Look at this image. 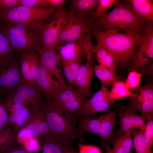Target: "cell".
Here are the masks:
<instances>
[{"label":"cell","mask_w":153,"mask_h":153,"mask_svg":"<svg viewBox=\"0 0 153 153\" xmlns=\"http://www.w3.org/2000/svg\"><path fill=\"white\" fill-rule=\"evenodd\" d=\"M28 129L32 135L36 137L40 135L37 130L36 125L35 126L33 124H30L28 126Z\"/></svg>","instance_id":"obj_44"},{"label":"cell","mask_w":153,"mask_h":153,"mask_svg":"<svg viewBox=\"0 0 153 153\" xmlns=\"http://www.w3.org/2000/svg\"><path fill=\"white\" fill-rule=\"evenodd\" d=\"M1 95H2V93H1V89L0 88V97H1Z\"/></svg>","instance_id":"obj_48"},{"label":"cell","mask_w":153,"mask_h":153,"mask_svg":"<svg viewBox=\"0 0 153 153\" xmlns=\"http://www.w3.org/2000/svg\"><path fill=\"white\" fill-rule=\"evenodd\" d=\"M93 22L92 19L77 12L65 10L56 48L59 45L76 40L85 34H91Z\"/></svg>","instance_id":"obj_5"},{"label":"cell","mask_w":153,"mask_h":153,"mask_svg":"<svg viewBox=\"0 0 153 153\" xmlns=\"http://www.w3.org/2000/svg\"><path fill=\"white\" fill-rule=\"evenodd\" d=\"M133 96L125 106L140 112L146 118L148 115L153 116V84L150 81L144 85L131 90Z\"/></svg>","instance_id":"obj_10"},{"label":"cell","mask_w":153,"mask_h":153,"mask_svg":"<svg viewBox=\"0 0 153 153\" xmlns=\"http://www.w3.org/2000/svg\"><path fill=\"white\" fill-rule=\"evenodd\" d=\"M20 0H0V12L18 7Z\"/></svg>","instance_id":"obj_38"},{"label":"cell","mask_w":153,"mask_h":153,"mask_svg":"<svg viewBox=\"0 0 153 153\" xmlns=\"http://www.w3.org/2000/svg\"><path fill=\"white\" fill-rule=\"evenodd\" d=\"M49 6L58 10L63 9L66 1L65 0H46Z\"/></svg>","instance_id":"obj_41"},{"label":"cell","mask_w":153,"mask_h":153,"mask_svg":"<svg viewBox=\"0 0 153 153\" xmlns=\"http://www.w3.org/2000/svg\"><path fill=\"white\" fill-rule=\"evenodd\" d=\"M52 7L39 9L19 6L0 12V20L5 23L22 24L38 31L58 11Z\"/></svg>","instance_id":"obj_4"},{"label":"cell","mask_w":153,"mask_h":153,"mask_svg":"<svg viewBox=\"0 0 153 153\" xmlns=\"http://www.w3.org/2000/svg\"><path fill=\"white\" fill-rule=\"evenodd\" d=\"M18 136L20 137H31L32 134L28 129L24 128L19 132Z\"/></svg>","instance_id":"obj_45"},{"label":"cell","mask_w":153,"mask_h":153,"mask_svg":"<svg viewBox=\"0 0 153 153\" xmlns=\"http://www.w3.org/2000/svg\"><path fill=\"white\" fill-rule=\"evenodd\" d=\"M97 44L108 50L118 67H129L137 49L144 40L145 32L133 33L97 31L92 34Z\"/></svg>","instance_id":"obj_2"},{"label":"cell","mask_w":153,"mask_h":153,"mask_svg":"<svg viewBox=\"0 0 153 153\" xmlns=\"http://www.w3.org/2000/svg\"><path fill=\"white\" fill-rule=\"evenodd\" d=\"M78 127L77 128L78 136L80 138L82 134L85 133H90L98 136L100 126V120L99 117H82L79 118Z\"/></svg>","instance_id":"obj_25"},{"label":"cell","mask_w":153,"mask_h":153,"mask_svg":"<svg viewBox=\"0 0 153 153\" xmlns=\"http://www.w3.org/2000/svg\"><path fill=\"white\" fill-rule=\"evenodd\" d=\"M42 142L41 153H65L67 146L72 142L65 141L51 134Z\"/></svg>","instance_id":"obj_20"},{"label":"cell","mask_w":153,"mask_h":153,"mask_svg":"<svg viewBox=\"0 0 153 153\" xmlns=\"http://www.w3.org/2000/svg\"><path fill=\"white\" fill-rule=\"evenodd\" d=\"M65 13V10H58L37 31V37L40 48L56 50Z\"/></svg>","instance_id":"obj_9"},{"label":"cell","mask_w":153,"mask_h":153,"mask_svg":"<svg viewBox=\"0 0 153 153\" xmlns=\"http://www.w3.org/2000/svg\"><path fill=\"white\" fill-rule=\"evenodd\" d=\"M40 63L39 58L36 51H33L31 54L29 70L31 84L34 85L36 84L35 79V75Z\"/></svg>","instance_id":"obj_35"},{"label":"cell","mask_w":153,"mask_h":153,"mask_svg":"<svg viewBox=\"0 0 153 153\" xmlns=\"http://www.w3.org/2000/svg\"><path fill=\"white\" fill-rule=\"evenodd\" d=\"M0 153H29L20 148H12L8 145H5L1 147Z\"/></svg>","instance_id":"obj_39"},{"label":"cell","mask_w":153,"mask_h":153,"mask_svg":"<svg viewBox=\"0 0 153 153\" xmlns=\"http://www.w3.org/2000/svg\"><path fill=\"white\" fill-rule=\"evenodd\" d=\"M109 90L110 98L114 103L117 100L131 98L133 96L132 90L130 89L123 81L115 82Z\"/></svg>","instance_id":"obj_29"},{"label":"cell","mask_w":153,"mask_h":153,"mask_svg":"<svg viewBox=\"0 0 153 153\" xmlns=\"http://www.w3.org/2000/svg\"><path fill=\"white\" fill-rule=\"evenodd\" d=\"M94 72L100 81L102 86H112L115 82L124 80L122 76L116 74L112 71L100 64L94 67Z\"/></svg>","instance_id":"obj_24"},{"label":"cell","mask_w":153,"mask_h":153,"mask_svg":"<svg viewBox=\"0 0 153 153\" xmlns=\"http://www.w3.org/2000/svg\"><path fill=\"white\" fill-rule=\"evenodd\" d=\"M114 109L99 116L100 126L98 135L101 140V143L112 144L116 137L114 128L118 124L116 119L120 105L116 101Z\"/></svg>","instance_id":"obj_17"},{"label":"cell","mask_w":153,"mask_h":153,"mask_svg":"<svg viewBox=\"0 0 153 153\" xmlns=\"http://www.w3.org/2000/svg\"><path fill=\"white\" fill-rule=\"evenodd\" d=\"M144 40L137 48L128 68L130 71L140 73L149 65L153 59V22H149L146 27Z\"/></svg>","instance_id":"obj_11"},{"label":"cell","mask_w":153,"mask_h":153,"mask_svg":"<svg viewBox=\"0 0 153 153\" xmlns=\"http://www.w3.org/2000/svg\"><path fill=\"white\" fill-rule=\"evenodd\" d=\"M16 112L20 118L25 120H27L29 117V111L22 105L19 106L17 108Z\"/></svg>","instance_id":"obj_40"},{"label":"cell","mask_w":153,"mask_h":153,"mask_svg":"<svg viewBox=\"0 0 153 153\" xmlns=\"http://www.w3.org/2000/svg\"><path fill=\"white\" fill-rule=\"evenodd\" d=\"M40 64L51 75L61 80L63 77L60 69V59L54 49L38 48L36 51Z\"/></svg>","instance_id":"obj_18"},{"label":"cell","mask_w":153,"mask_h":153,"mask_svg":"<svg viewBox=\"0 0 153 153\" xmlns=\"http://www.w3.org/2000/svg\"><path fill=\"white\" fill-rule=\"evenodd\" d=\"M129 153H132L131 152H130Z\"/></svg>","instance_id":"obj_50"},{"label":"cell","mask_w":153,"mask_h":153,"mask_svg":"<svg viewBox=\"0 0 153 153\" xmlns=\"http://www.w3.org/2000/svg\"><path fill=\"white\" fill-rule=\"evenodd\" d=\"M15 52L9 42L5 26L0 27V65L11 61Z\"/></svg>","instance_id":"obj_26"},{"label":"cell","mask_w":153,"mask_h":153,"mask_svg":"<svg viewBox=\"0 0 153 153\" xmlns=\"http://www.w3.org/2000/svg\"><path fill=\"white\" fill-rule=\"evenodd\" d=\"M93 63L92 60L80 64L75 83L77 90L88 99L91 96L90 84L94 73Z\"/></svg>","instance_id":"obj_19"},{"label":"cell","mask_w":153,"mask_h":153,"mask_svg":"<svg viewBox=\"0 0 153 153\" xmlns=\"http://www.w3.org/2000/svg\"><path fill=\"white\" fill-rule=\"evenodd\" d=\"M42 94L40 88L37 84L24 83L14 92L7 97V100L14 103L31 105L36 109H43L45 103L42 99Z\"/></svg>","instance_id":"obj_14"},{"label":"cell","mask_w":153,"mask_h":153,"mask_svg":"<svg viewBox=\"0 0 153 153\" xmlns=\"http://www.w3.org/2000/svg\"><path fill=\"white\" fill-rule=\"evenodd\" d=\"M129 131L133 137V147L136 153H153L144 141V130L131 129Z\"/></svg>","instance_id":"obj_30"},{"label":"cell","mask_w":153,"mask_h":153,"mask_svg":"<svg viewBox=\"0 0 153 153\" xmlns=\"http://www.w3.org/2000/svg\"><path fill=\"white\" fill-rule=\"evenodd\" d=\"M142 75L135 71H130L125 82L127 86L131 89H135L140 86Z\"/></svg>","instance_id":"obj_34"},{"label":"cell","mask_w":153,"mask_h":153,"mask_svg":"<svg viewBox=\"0 0 153 153\" xmlns=\"http://www.w3.org/2000/svg\"><path fill=\"white\" fill-rule=\"evenodd\" d=\"M92 39L91 34H87L76 40L57 46L56 50L61 61L69 62L81 57L92 60Z\"/></svg>","instance_id":"obj_8"},{"label":"cell","mask_w":153,"mask_h":153,"mask_svg":"<svg viewBox=\"0 0 153 153\" xmlns=\"http://www.w3.org/2000/svg\"><path fill=\"white\" fill-rule=\"evenodd\" d=\"M52 76L40 63L35 73V79L47 101L51 100L55 96L64 80L63 76L61 80L56 81Z\"/></svg>","instance_id":"obj_16"},{"label":"cell","mask_w":153,"mask_h":153,"mask_svg":"<svg viewBox=\"0 0 153 153\" xmlns=\"http://www.w3.org/2000/svg\"><path fill=\"white\" fill-rule=\"evenodd\" d=\"M92 50L99 64L116 72L117 67L114 57L108 50L98 44L93 45Z\"/></svg>","instance_id":"obj_23"},{"label":"cell","mask_w":153,"mask_h":153,"mask_svg":"<svg viewBox=\"0 0 153 153\" xmlns=\"http://www.w3.org/2000/svg\"><path fill=\"white\" fill-rule=\"evenodd\" d=\"M7 120V116L5 108L0 102V124L2 126L4 125Z\"/></svg>","instance_id":"obj_43"},{"label":"cell","mask_w":153,"mask_h":153,"mask_svg":"<svg viewBox=\"0 0 153 153\" xmlns=\"http://www.w3.org/2000/svg\"><path fill=\"white\" fill-rule=\"evenodd\" d=\"M109 88L102 86L101 88L95 93L90 99L84 104L79 113L78 119L82 117H91L95 114L108 112L114 103L111 100Z\"/></svg>","instance_id":"obj_13"},{"label":"cell","mask_w":153,"mask_h":153,"mask_svg":"<svg viewBox=\"0 0 153 153\" xmlns=\"http://www.w3.org/2000/svg\"><path fill=\"white\" fill-rule=\"evenodd\" d=\"M50 134L62 140L72 142L75 139L83 142L78 137L76 125L78 118L47 102L43 109Z\"/></svg>","instance_id":"obj_3"},{"label":"cell","mask_w":153,"mask_h":153,"mask_svg":"<svg viewBox=\"0 0 153 153\" xmlns=\"http://www.w3.org/2000/svg\"><path fill=\"white\" fill-rule=\"evenodd\" d=\"M24 84L20 66L12 59L0 65V88L2 95L7 97Z\"/></svg>","instance_id":"obj_12"},{"label":"cell","mask_w":153,"mask_h":153,"mask_svg":"<svg viewBox=\"0 0 153 153\" xmlns=\"http://www.w3.org/2000/svg\"><path fill=\"white\" fill-rule=\"evenodd\" d=\"M117 0H98L95 12L92 18L96 20L107 13L108 9L114 6Z\"/></svg>","instance_id":"obj_32"},{"label":"cell","mask_w":153,"mask_h":153,"mask_svg":"<svg viewBox=\"0 0 153 153\" xmlns=\"http://www.w3.org/2000/svg\"><path fill=\"white\" fill-rule=\"evenodd\" d=\"M78 153H102L101 149L95 146L77 143Z\"/></svg>","instance_id":"obj_37"},{"label":"cell","mask_w":153,"mask_h":153,"mask_svg":"<svg viewBox=\"0 0 153 153\" xmlns=\"http://www.w3.org/2000/svg\"><path fill=\"white\" fill-rule=\"evenodd\" d=\"M149 22L137 15L128 0H117L112 10L93 21L91 34L100 31L115 33L124 31L128 33L144 32Z\"/></svg>","instance_id":"obj_1"},{"label":"cell","mask_w":153,"mask_h":153,"mask_svg":"<svg viewBox=\"0 0 153 153\" xmlns=\"http://www.w3.org/2000/svg\"><path fill=\"white\" fill-rule=\"evenodd\" d=\"M27 147L28 151L30 152L36 151L40 148V145L37 140L31 138L28 142Z\"/></svg>","instance_id":"obj_42"},{"label":"cell","mask_w":153,"mask_h":153,"mask_svg":"<svg viewBox=\"0 0 153 153\" xmlns=\"http://www.w3.org/2000/svg\"><path fill=\"white\" fill-rule=\"evenodd\" d=\"M6 24L8 38L12 48L16 52L36 51L39 47L37 31L22 24Z\"/></svg>","instance_id":"obj_6"},{"label":"cell","mask_w":153,"mask_h":153,"mask_svg":"<svg viewBox=\"0 0 153 153\" xmlns=\"http://www.w3.org/2000/svg\"><path fill=\"white\" fill-rule=\"evenodd\" d=\"M88 99L72 86L67 85L64 80L55 96L47 102L78 118L83 106Z\"/></svg>","instance_id":"obj_7"},{"label":"cell","mask_w":153,"mask_h":153,"mask_svg":"<svg viewBox=\"0 0 153 153\" xmlns=\"http://www.w3.org/2000/svg\"><path fill=\"white\" fill-rule=\"evenodd\" d=\"M84 58L81 57L69 62L61 61L63 73L69 85H75L76 77L81 63L84 61Z\"/></svg>","instance_id":"obj_28"},{"label":"cell","mask_w":153,"mask_h":153,"mask_svg":"<svg viewBox=\"0 0 153 153\" xmlns=\"http://www.w3.org/2000/svg\"><path fill=\"white\" fill-rule=\"evenodd\" d=\"M65 153H78L72 146V144L68 145Z\"/></svg>","instance_id":"obj_47"},{"label":"cell","mask_w":153,"mask_h":153,"mask_svg":"<svg viewBox=\"0 0 153 153\" xmlns=\"http://www.w3.org/2000/svg\"><path fill=\"white\" fill-rule=\"evenodd\" d=\"M112 144L115 153H129L133 147V137L130 131L116 136Z\"/></svg>","instance_id":"obj_27"},{"label":"cell","mask_w":153,"mask_h":153,"mask_svg":"<svg viewBox=\"0 0 153 153\" xmlns=\"http://www.w3.org/2000/svg\"><path fill=\"white\" fill-rule=\"evenodd\" d=\"M69 1L68 10L77 12L92 19L98 0H71Z\"/></svg>","instance_id":"obj_21"},{"label":"cell","mask_w":153,"mask_h":153,"mask_svg":"<svg viewBox=\"0 0 153 153\" xmlns=\"http://www.w3.org/2000/svg\"><path fill=\"white\" fill-rule=\"evenodd\" d=\"M19 6L39 9L50 7L46 0H20Z\"/></svg>","instance_id":"obj_36"},{"label":"cell","mask_w":153,"mask_h":153,"mask_svg":"<svg viewBox=\"0 0 153 153\" xmlns=\"http://www.w3.org/2000/svg\"><path fill=\"white\" fill-rule=\"evenodd\" d=\"M1 124H0V130H1Z\"/></svg>","instance_id":"obj_49"},{"label":"cell","mask_w":153,"mask_h":153,"mask_svg":"<svg viewBox=\"0 0 153 153\" xmlns=\"http://www.w3.org/2000/svg\"><path fill=\"white\" fill-rule=\"evenodd\" d=\"M119 127L116 131V137L127 132L131 129L144 130L146 126L145 118L138 115L135 112L120 105L118 112Z\"/></svg>","instance_id":"obj_15"},{"label":"cell","mask_w":153,"mask_h":153,"mask_svg":"<svg viewBox=\"0 0 153 153\" xmlns=\"http://www.w3.org/2000/svg\"><path fill=\"white\" fill-rule=\"evenodd\" d=\"M128 1L139 18L147 22H153V0Z\"/></svg>","instance_id":"obj_22"},{"label":"cell","mask_w":153,"mask_h":153,"mask_svg":"<svg viewBox=\"0 0 153 153\" xmlns=\"http://www.w3.org/2000/svg\"><path fill=\"white\" fill-rule=\"evenodd\" d=\"M100 144L104 148L105 150V153H115L110 148L109 144L107 143H101Z\"/></svg>","instance_id":"obj_46"},{"label":"cell","mask_w":153,"mask_h":153,"mask_svg":"<svg viewBox=\"0 0 153 153\" xmlns=\"http://www.w3.org/2000/svg\"><path fill=\"white\" fill-rule=\"evenodd\" d=\"M147 123L144 131V138L146 145L152 149L153 145V116L147 115L146 117Z\"/></svg>","instance_id":"obj_33"},{"label":"cell","mask_w":153,"mask_h":153,"mask_svg":"<svg viewBox=\"0 0 153 153\" xmlns=\"http://www.w3.org/2000/svg\"><path fill=\"white\" fill-rule=\"evenodd\" d=\"M33 51H25L21 53L20 70L24 83L31 84L29 75L30 64Z\"/></svg>","instance_id":"obj_31"}]
</instances>
